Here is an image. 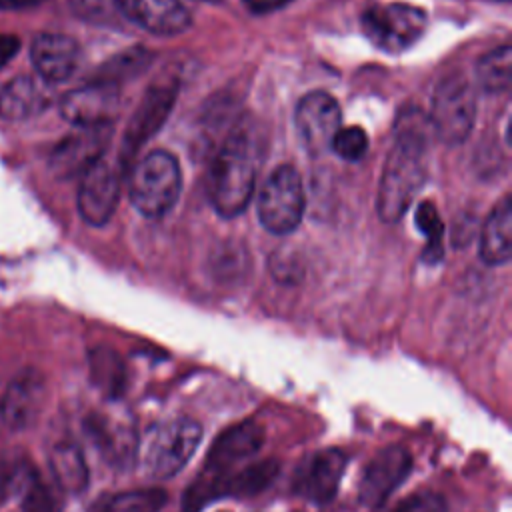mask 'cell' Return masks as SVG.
<instances>
[{"label": "cell", "instance_id": "obj_1", "mask_svg": "<svg viewBox=\"0 0 512 512\" xmlns=\"http://www.w3.org/2000/svg\"><path fill=\"white\" fill-rule=\"evenodd\" d=\"M430 136V120L420 110L410 108L398 116L394 146L386 156L376 200L384 222H398L426 182Z\"/></svg>", "mask_w": 512, "mask_h": 512}, {"label": "cell", "instance_id": "obj_2", "mask_svg": "<svg viewBox=\"0 0 512 512\" xmlns=\"http://www.w3.org/2000/svg\"><path fill=\"white\" fill-rule=\"evenodd\" d=\"M256 166V140L244 128H236L222 144L210 174V200L222 218H234L246 210L254 194Z\"/></svg>", "mask_w": 512, "mask_h": 512}, {"label": "cell", "instance_id": "obj_3", "mask_svg": "<svg viewBox=\"0 0 512 512\" xmlns=\"http://www.w3.org/2000/svg\"><path fill=\"white\" fill-rule=\"evenodd\" d=\"M182 190V174L176 158L154 150L138 160L128 174V192L134 208L146 218L166 216Z\"/></svg>", "mask_w": 512, "mask_h": 512}, {"label": "cell", "instance_id": "obj_4", "mask_svg": "<svg viewBox=\"0 0 512 512\" xmlns=\"http://www.w3.org/2000/svg\"><path fill=\"white\" fill-rule=\"evenodd\" d=\"M280 472L278 460H260L256 464H248L242 470H228L222 474L202 472L184 492L182 512H200L208 502L218 500L222 496H256L264 492Z\"/></svg>", "mask_w": 512, "mask_h": 512}, {"label": "cell", "instance_id": "obj_5", "mask_svg": "<svg viewBox=\"0 0 512 512\" xmlns=\"http://www.w3.org/2000/svg\"><path fill=\"white\" fill-rule=\"evenodd\" d=\"M432 132L450 146L462 144L476 120V92L462 74L442 78L432 96Z\"/></svg>", "mask_w": 512, "mask_h": 512}, {"label": "cell", "instance_id": "obj_6", "mask_svg": "<svg viewBox=\"0 0 512 512\" xmlns=\"http://www.w3.org/2000/svg\"><path fill=\"white\" fill-rule=\"evenodd\" d=\"M362 28L376 48L400 54L422 38L428 28V14L412 4H380L362 14Z\"/></svg>", "mask_w": 512, "mask_h": 512}, {"label": "cell", "instance_id": "obj_7", "mask_svg": "<svg viewBox=\"0 0 512 512\" xmlns=\"http://www.w3.org/2000/svg\"><path fill=\"white\" fill-rule=\"evenodd\" d=\"M302 178L292 166H278L258 194V220L272 234L292 232L304 214Z\"/></svg>", "mask_w": 512, "mask_h": 512}, {"label": "cell", "instance_id": "obj_8", "mask_svg": "<svg viewBox=\"0 0 512 512\" xmlns=\"http://www.w3.org/2000/svg\"><path fill=\"white\" fill-rule=\"evenodd\" d=\"M202 440V426L192 418H176L158 426L144 452L148 476L166 480L180 472Z\"/></svg>", "mask_w": 512, "mask_h": 512}, {"label": "cell", "instance_id": "obj_9", "mask_svg": "<svg viewBox=\"0 0 512 512\" xmlns=\"http://www.w3.org/2000/svg\"><path fill=\"white\" fill-rule=\"evenodd\" d=\"M340 106L326 92H310L300 98L294 114L298 138L310 156H322L340 130Z\"/></svg>", "mask_w": 512, "mask_h": 512}, {"label": "cell", "instance_id": "obj_10", "mask_svg": "<svg viewBox=\"0 0 512 512\" xmlns=\"http://www.w3.org/2000/svg\"><path fill=\"white\" fill-rule=\"evenodd\" d=\"M112 124L78 128L74 134H68L56 148L50 152L48 166L58 180H70L82 176L88 168L102 160L104 150L110 144Z\"/></svg>", "mask_w": 512, "mask_h": 512}, {"label": "cell", "instance_id": "obj_11", "mask_svg": "<svg viewBox=\"0 0 512 512\" xmlns=\"http://www.w3.org/2000/svg\"><path fill=\"white\" fill-rule=\"evenodd\" d=\"M412 470V456L404 446L382 448L364 468L358 496L368 508H380Z\"/></svg>", "mask_w": 512, "mask_h": 512}, {"label": "cell", "instance_id": "obj_12", "mask_svg": "<svg viewBox=\"0 0 512 512\" xmlns=\"http://www.w3.org/2000/svg\"><path fill=\"white\" fill-rule=\"evenodd\" d=\"M120 110V92L116 84L90 82L70 90L60 100V114L76 128L108 126Z\"/></svg>", "mask_w": 512, "mask_h": 512}, {"label": "cell", "instance_id": "obj_13", "mask_svg": "<svg viewBox=\"0 0 512 512\" xmlns=\"http://www.w3.org/2000/svg\"><path fill=\"white\" fill-rule=\"evenodd\" d=\"M118 198H120L118 174L104 160L96 162L92 168H88L80 176L76 206H78L80 218L86 224L104 226L112 218L118 206Z\"/></svg>", "mask_w": 512, "mask_h": 512}, {"label": "cell", "instance_id": "obj_14", "mask_svg": "<svg viewBox=\"0 0 512 512\" xmlns=\"http://www.w3.org/2000/svg\"><path fill=\"white\" fill-rule=\"evenodd\" d=\"M176 96H178V86L174 82H158L150 86V90L142 98L138 110L134 112L126 128L124 142H122L124 164H128L136 156L138 148L144 142H148L154 136V132L164 124Z\"/></svg>", "mask_w": 512, "mask_h": 512}, {"label": "cell", "instance_id": "obj_15", "mask_svg": "<svg viewBox=\"0 0 512 512\" xmlns=\"http://www.w3.org/2000/svg\"><path fill=\"white\" fill-rule=\"evenodd\" d=\"M348 456L340 448H324L302 462L296 474V492L314 504L330 502L340 486Z\"/></svg>", "mask_w": 512, "mask_h": 512}, {"label": "cell", "instance_id": "obj_16", "mask_svg": "<svg viewBox=\"0 0 512 512\" xmlns=\"http://www.w3.org/2000/svg\"><path fill=\"white\" fill-rule=\"evenodd\" d=\"M264 426L256 420H244L226 428L210 446L204 472L222 474L232 470L238 462L254 456L264 444Z\"/></svg>", "mask_w": 512, "mask_h": 512}, {"label": "cell", "instance_id": "obj_17", "mask_svg": "<svg viewBox=\"0 0 512 512\" xmlns=\"http://www.w3.org/2000/svg\"><path fill=\"white\" fill-rule=\"evenodd\" d=\"M116 12L156 36H176L190 28V14L178 0H114Z\"/></svg>", "mask_w": 512, "mask_h": 512}, {"label": "cell", "instance_id": "obj_18", "mask_svg": "<svg viewBox=\"0 0 512 512\" xmlns=\"http://www.w3.org/2000/svg\"><path fill=\"white\" fill-rule=\"evenodd\" d=\"M44 392V376L38 370L26 368L14 376L0 400V418L4 424L12 430L28 428L42 408Z\"/></svg>", "mask_w": 512, "mask_h": 512}, {"label": "cell", "instance_id": "obj_19", "mask_svg": "<svg viewBox=\"0 0 512 512\" xmlns=\"http://www.w3.org/2000/svg\"><path fill=\"white\" fill-rule=\"evenodd\" d=\"M80 48L74 38L58 32H42L32 40L30 62L36 74L50 82L58 84L68 80L78 66Z\"/></svg>", "mask_w": 512, "mask_h": 512}, {"label": "cell", "instance_id": "obj_20", "mask_svg": "<svg viewBox=\"0 0 512 512\" xmlns=\"http://www.w3.org/2000/svg\"><path fill=\"white\" fill-rule=\"evenodd\" d=\"M478 256L488 266H502L512 256V200L504 196L486 218L480 232Z\"/></svg>", "mask_w": 512, "mask_h": 512}, {"label": "cell", "instance_id": "obj_21", "mask_svg": "<svg viewBox=\"0 0 512 512\" xmlns=\"http://www.w3.org/2000/svg\"><path fill=\"white\" fill-rule=\"evenodd\" d=\"M84 426L88 438L108 462L126 464L136 452L134 432L128 426L110 420L108 416L92 414L86 418Z\"/></svg>", "mask_w": 512, "mask_h": 512}, {"label": "cell", "instance_id": "obj_22", "mask_svg": "<svg viewBox=\"0 0 512 512\" xmlns=\"http://www.w3.org/2000/svg\"><path fill=\"white\" fill-rule=\"evenodd\" d=\"M46 92L30 76H16L0 90V116L10 122L28 120L46 108Z\"/></svg>", "mask_w": 512, "mask_h": 512}, {"label": "cell", "instance_id": "obj_23", "mask_svg": "<svg viewBox=\"0 0 512 512\" xmlns=\"http://www.w3.org/2000/svg\"><path fill=\"white\" fill-rule=\"evenodd\" d=\"M52 476L56 484L68 494H80L86 490L90 472L82 450L74 442H58L48 456Z\"/></svg>", "mask_w": 512, "mask_h": 512}, {"label": "cell", "instance_id": "obj_24", "mask_svg": "<svg viewBox=\"0 0 512 512\" xmlns=\"http://www.w3.org/2000/svg\"><path fill=\"white\" fill-rule=\"evenodd\" d=\"M478 86L488 94H502L512 82V48L508 44L490 50L476 62Z\"/></svg>", "mask_w": 512, "mask_h": 512}, {"label": "cell", "instance_id": "obj_25", "mask_svg": "<svg viewBox=\"0 0 512 512\" xmlns=\"http://www.w3.org/2000/svg\"><path fill=\"white\" fill-rule=\"evenodd\" d=\"M90 378L102 394L116 398L124 390L126 370L114 350L100 346L90 352Z\"/></svg>", "mask_w": 512, "mask_h": 512}, {"label": "cell", "instance_id": "obj_26", "mask_svg": "<svg viewBox=\"0 0 512 512\" xmlns=\"http://www.w3.org/2000/svg\"><path fill=\"white\" fill-rule=\"evenodd\" d=\"M166 504V492L160 488H140L116 494L102 512H158Z\"/></svg>", "mask_w": 512, "mask_h": 512}, {"label": "cell", "instance_id": "obj_27", "mask_svg": "<svg viewBox=\"0 0 512 512\" xmlns=\"http://www.w3.org/2000/svg\"><path fill=\"white\" fill-rule=\"evenodd\" d=\"M22 512H58V502L52 490L42 482L38 470L32 466L18 490Z\"/></svg>", "mask_w": 512, "mask_h": 512}, {"label": "cell", "instance_id": "obj_28", "mask_svg": "<svg viewBox=\"0 0 512 512\" xmlns=\"http://www.w3.org/2000/svg\"><path fill=\"white\" fill-rule=\"evenodd\" d=\"M342 160L356 162L368 150V136L360 126H346L340 128L330 146Z\"/></svg>", "mask_w": 512, "mask_h": 512}, {"label": "cell", "instance_id": "obj_29", "mask_svg": "<svg viewBox=\"0 0 512 512\" xmlns=\"http://www.w3.org/2000/svg\"><path fill=\"white\" fill-rule=\"evenodd\" d=\"M416 226L424 232L428 240V252L432 254L430 258L434 260L436 254H440L442 248V222L436 212V206L430 202H422L416 212Z\"/></svg>", "mask_w": 512, "mask_h": 512}, {"label": "cell", "instance_id": "obj_30", "mask_svg": "<svg viewBox=\"0 0 512 512\" xmlns=\"http://www.w3.org/2000/svg\"><path fill=\"white\" fill-rule=\"evenodd\" d=\"M148 56L146 52L142 50H134V52H128V54H120L116 56L114 60H110L108 64H104V68L100 70V74L96 76L94 82H108V84H114L116 78H122L136 70H140L144 64H146Z\"/></svg>", "mask_w": 512, "mask_h": 512}, {"label": "cell", "instance_id": "obj_31", "mask_svg": "<svg viewBox=\"0 0 512 512\" xmlns=\"http://www.w3.org/2000/svg\"><path fill=\"white\" fill-rule=\"evenodd\" d=\"M30 462L24 460H2L0 462V504L18 494L28 470Z\"/></svg>", "mask_w": 512, "mask_h": 512}, {"label": "cell", "instance_id": "obj_32", "mask_svg": "<svg viewBox=\"0 0 512 512\" xmlns=\"http://www.w3.org/2000/svg\"><path fill=\"white\" fill-rule=\"evenodd\" d=\"M70 8L78 18L94 24L108 22L116 12L114 0H70Z\"/></svg>", "mask_w": 512, "mask_h": 512}, {"label": "cell", "instance_id": "obj_33", "mask_svg": "<svg viewBox=\"0 0 512 512\" xmlns=\"http://www.w3.org/2000/svg\"><path fill=\"white\" fill-rule=\"evenodd\" d=\"M394 512H446V502L440 494L418 492L400 502Z\"/></svg>", "mask_w": 512, "mask_h": 512}, {"label": "cell", "instance_id": "obj_34", "mask_svg": "<svg viewBox=\"0 0 512 512\" xmlns=\"http://www.w3.org/2000/svg\"><path fill=\"white\" fill-rule=\"evenodd\" d=\"M20 50V40L14 34H0V68H4Z\"/></svg>", "mask_w": 512, "mask_h": 512}, {"label": "cell", "instance_id": "obj_35", "mask_svg": "<svg viewBox=\"0 0 512 512\" xmlns=\"http://www.w3.org/2000/svg\"><path fill=\"white\" fill-rule=\"evenodd\" d=\"M292 0H244L246 8L252 12V14H270V12H276L284 6H288Z\"/></svg>", "mask_w": 512, "mask_h": 512}, {"label": "cell", "instance_id": "obj_36", "mask_svg": "<svg viewBox=\"0 0 512 512\" xmlns=\"http://www.w3.org/2000/svg\"><path fill=\"white\" fill-rule=\"evenodd\" d=\"M42 0H0V10H18L40 4Z\"/></svg>", "mask_w": 512, "mask_h": 512}]
</instances>
